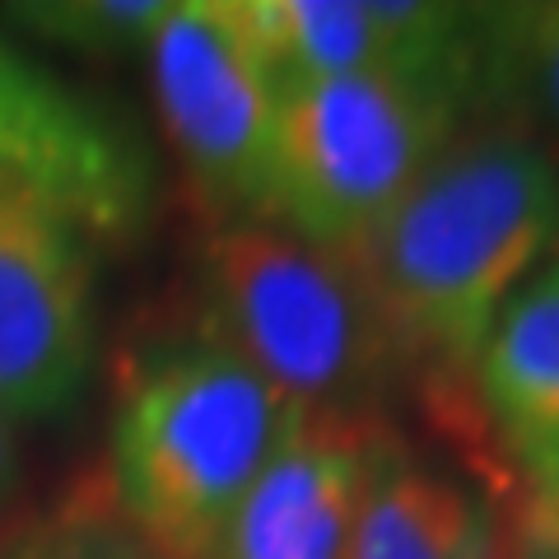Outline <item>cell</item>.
Instances as JSON below:
<instances>
[{
	"mask_svg": "<svg viewBox=\"0 0 559 559\" xmlns=\"http://www.w3.org/2000/svg\"><path fill=\"white\" fill-rule=\"evenodd\" d=\"M345 559H503V518L471 471L388 433Z\"/></svg>",
	"mask_w": 559,
	"mask_h": 559,
	"instance_id": "11",
	"label": "cell"
},
{
	"mask_svg": "<svg viewBox=\"0 0 559 559\" xmlns=\"http://www.w3.org/2000/svg\"><path fill=\"white\" fill-rule=\"evenodd\" d=\"M0 14L5 24L57 51L108 61L150 51L168 0H33V5H5Z\"/></svg>",
	"mask_w": 559,
	"mask_h": 559,
	"instance_id": "14",
	"label": "cell"
},
{
	"mask_svg": "<svg viewBox=\"0 0 559 559\" xmlns=\"http://www.w3.org/2000/svg\"><path fill=\"white\" fill-rule=\"evenodd\" d=\"M0 168L51 191L98 242H131L154 219L159 178L135 121L10 38H0Z\"/></svg>",
	"mask_w": 559,
	"mask_h": 559,
	"instance_id": "7",
	"label": "cell"
},
{
	"mask_svg": "<svg viewBox=\"0 0 559 559\" xmlns=\"http://www.w3.org/2000/svg\"><path fill=\"white\" fill-rule=\"evenodd\" d=\"M476 112L559 135V0L476 5Z\"/></svg>",
	"mask_w": 559,
	"mask_h": 559,
	"instance_id": "12",
	"label": "cell"
},
{
	"mask_svg": "<svg viewBox=\"0 0 559 559\" xmlns=\"http://www.w3.org/2000/svg\"><path fill=\"white\" fill-rule=\"evenodd\" d=\"M476 121V38L439 66L285 90L252 219L349 252Z\"/></svg>",
	"mask_w": 559,
	"mask_h": 559,
	"instance_id": "4",
	"label": "cell"
},
{
	"mask_svg": "<svg viewBox=\"0 0 559 559\" xmlns=\"http://www.w3.org/2000/svg\"><path fill=\"white\" fill-rule=\"evenodd\" d=\"M388 419L299 411L205 559H345Z\"/></svg>",
	"mask_w": 559,
	"mask_h": 559,
	"instance_id": "8",
	"label": "cell"
},
{
	"mask_svg": "<svg viewBox=\"0 0 559 559\" xmlns=\"http://www.w3.org/2000/svg\"><path fill=\"white\" fill-rule=\"evenodd\" d=\"M0 559H168L117 513L103 480H80L33 513L0 518Z\"/></svg>",
	"mask_w": 559,
	"mask_h": 559,
	"instance_id": "13",
	"label": "cell"
},
{
	"mask_svg": "<svg viewBox=\"0 0 559 559\" xmlns=\"http://www.w3.org/2000/svg\"><path fill=\"white\" fill-rule=\"evenodd\" d=\"M559 242V159L532 131L476 121L349 248L411 369L471 378L485 336Z\"/></svg>",
	"mask_w": 559,
	"mask_h": 559,
	"instance_id": "1",
	"label": "cell"
},
{
	"mask_svg": "<svg viewBox=\"0 0 559 559\" xmlns=\"http://www.w3.org/2000/svg\"><path fill=\"white\" fill-rule=\"evenodd\" d=\"M294 406L229 345L154 341L127 359L108 425V499L168 559H205L271 462Z\"/></svg>",
	"mask_w": 559,
	"mask_h": 559,
	"instance_id": "2",
	"label": "cell"
},
{
	"mask_svg": "<svg viewBox=\"0 0 559 559\" xmlns=\"http://www.w3.org/2000/svg\"><path fill=\"white\" fill-rule=\"evenodd\" d=\"M242 14L280 94L369 70L439 66L476 38V5L429 0H242Z\"/></svg>",
	"mask_w": 559,
	"mask_h": 559,
	"instance_id": "9",
	"label": "cell"
},
{
	"mask_svg": "<svg viewBox=\"0 0 559 559\" xmlns=\"http://www.w3.org/2000/svg\"><path fill=\"white\" fill-rule=\"evenodd\" d=\"M98 369V238L38 182L0 168V411L51 425Z\"/></svg>",
	"mask_w": 559,
	"mask_h": 559,
	"instance_id": "5",
	"label": "cell"
},
{
	"mask_svg": "<svg viewBox=\"0 0 559 559\" xmlns=\"http://www.w3.org/2000/svg\"><path fill=\"white\" fill-rule=\"evenodd\" d=\"M503 559H559V485L518 489L503 522Z\"/></svg>",
	"mask_w": 559,
	"mask_h": 559,
	"instance_id": "15",
	"label": "cell"
},
{
	"mask_svg": "<svg viewBox=\"0 0 559 559\" xmlns=\"http://www.w3.org/2000/svg\"><path fill=\"white\" fill-rule=\"evenodd\" d=\"M168 150L219 224L252 219L266 182L280 84L248 28L242 0L168 5L145 51Z\"/></svg>",
	"mask_w": 559,
	"mask_h": 559,
	"instance_id": "6",
	"label": "cell"
},
{
	"mask_svg": "<svg viewBox=\"0 0 559 559\" xmlns=\"http://www.w3.org/2000/svg\"><path fill=\"white\" fill-rule=\"evenodd\" d=\"M24 480V452H20V433H14V419L0 411V518H5L14 489Z\"/></svg>",
	"mask_w": 559,
	"mask_h": 559,
	"instance_id": "16",
	"label": "cell"
},
{
	"mask_svg": "<svg viewBox=\"0 0 559 559\" xmlns=\"http://www.w3.org/2000/svg\"><path fill=\"white\" fill-rule=\"evenodd\" d=\"M471 411L522 489L559 485V257L485 336L471 364Z\"/></svg>",
	"mask_w": 559,
	"mask_h": 559,
	"instance_id": "10",
	"label": "cell"
},
{
	"mask_svg": "<svg viewBox=\"0 0 559 559\" xmlns=\"http://www.w3.org/2000/svg\"><path fill=\"white\" fill-rule=\"evenodd\" d=\"M197 294V326L299 411L382 419L411 378L355 252L229 219L201 248Z\"/></svg>",
	"mask_w": 559,
	"mask_h": 559,
	"instance_id": "3",
	"label": "cell"
}]
</instances>
